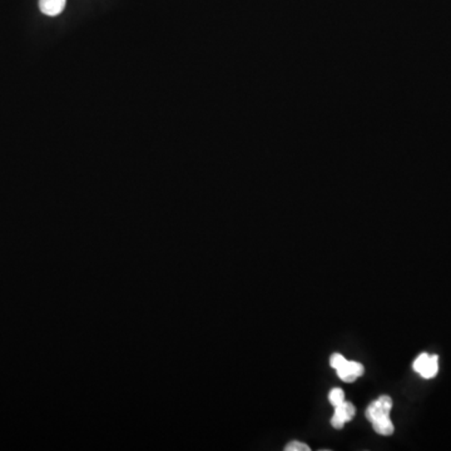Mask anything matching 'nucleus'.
I'll use <instances>...</instances> for the list:
<instances>
[{"label":"nucleus","mask_w":451,"mask_h":451,"mask_svg":"<svg viewBox=\"0 0 451 451\" xmlns=\"http://www.w3.org/2000/svg\"><path fill=\"white\" fill-rule=\"evenodd\" d=\"M413 367L415 371L420 374L424 378H435L439 370V358L437 355L422 354L415 360Z\"/></svg>","instance_id":"obj_1"},{"label":"nucleus","mask_w":451,"mask_h":451,"mask_svg":"<svg viewBox=\"0 0 451 451\" xmlns=\"http://www.w3.org/2000/svg\"><path fill=\"white\" fill-rule=\"evenodd\" d=\"M391 408H393L391 398L387 395L380 396L378 400L372 401L371 404L369 405V408L366 410V417L370 422H375L378 419L389 416Z\"/></svg>","instance_id":"obj_2"},{"label":"nucleus","mask_w":451,"mask_h":451,"mask_svg":"<svg viewBox=\"0 0 451 451\" xmlns=\"http://www.w3.org/2000/svg\"><path fill=\"white\" fill-rule=\"evenodd\" d=\"M356 414V409L351 404L343 401L340 405L335 406V414L331 419V425L335 429H342L346 422H351Z\"/></svg>","instance_id":"obj_3"},{"label":"nucleus","mask_w":451,"mask_h":451,"mask_svg":"<svg viewBox=\"0 0 451 451\" xmlns=\"http://www.w3.org/2000/svg\"><path fill=\"white\" fill-rule=\"evenodd\" d=\"M337 376L341 378L345 382H354L357 378L363 376L364 374V366L355 361H345L343 364L336 369Z\"/></svg>","instance_id":"obj_4"},{"label":"nucleus","mask_w":451,"mask_h":451,"mask_svg":"<svg viewBox=\"0 0 451 451\" xmlns=\"http://www.w3.org/2000/svg\"><path fill=\"white\" fill-rule=\"evenodd\" d=\"M66 0H39V9L44 15L57 16L66 8Z\"/></svg>","instance_id":"obj_5"},{"label":"nucleus","mask_w":451,"mask_h":451,"mask_svg":"<svg viewBox=\"0 0 451 451\" xmlns=\"http://www.w3.org/2000/svg\"><path fill=\"white\" fill-rule=\"evenodd\" d=\"M372 428L374 430L380 434V435H384V437H389L391 435L393 432V424L389 416H385V417H381V419H378L375 422H372Z\"/></svg>","instance_id":"obj_6"},{"label":"nucleus","mask_w":451,"mask_h":451,"mask_svg":"<svg viewBox=\"0 0 451 451\" xmlns=\"http://www.w3.org/2000/svg\"><path fill=\"white\" fill-rule=\"evenodd\" d=\"M328 400H330V402L334 405V406H337V405H340L341 402H343L345 401V393H343V390H341V389H332L331 391H330V393H328Z\"/></svg>","instance_id":"obj_7"},{"label":"nucleus","mask_w":451,"mask_h":451,"mask_svg":"<svg viewBox=\"0 0 451 451\" xmlns=\"http://www.w3.org/2000/svg\"><path fill=\"white\" fill-rule=\"evenodd\" d=\"M286 451H310V448L304 443L300 441H292L290 444L284 448Z\"/></svg>","instance_id":"obj_8"},{"label":"nucleus","mask_w":451,"mask_h":451,"mask_svg":"<svg viewBox=\"0 0 451 451\" xmlns=\"http://www.w3.org/2000/svg\"><path fill=\"white\" fill-rule=\"evenodd\" d=\"M345 361H346V358L342 356V355H340V354H334V355L331 356V358H330V365H331V367H334V369H339Z\"/></svg>","instance_id":"obj_9"}]
</instances>
